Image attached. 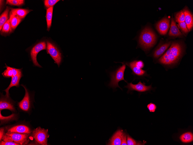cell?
Here are the masks:
<instances>
[{"instance_id": "23", "label": "cell", "mask_w": 193, "mask_h": 145, "mask_svg": "<svg viewBox=\"0 0 193 145\" xmlns=\"http://www.w3.org/2000/svg\"><path fill=\"white\" fill-rule=\"evenodd\" d=\"M53 7L48 8L47 10L46 19L47 25V30L49 31L51 25Z\"/></svg>"}, {"instance_id": "24", "label": "cell", "mask_w": 193, "mask_h": 145, "mask_svg": "<svg viewBox=\"0 0 193 145\" xmlns=\"http://www.w3.org/2000/svg\"><path fill=\"white\" fill-rule=\"evenodd\" d=\"M10 8L7 6L3 12L1 14L0 17V30L2 29L4 24L7 21L8 19V15Z\"/></svg>"}, {"instance_id": "21", "label": "cell", "mask_w": 193, "mask_h": 145, "mask_svg": "<svg viewBox=\"0 0 193 145\" xmlns=\"http://www.w3.org/2000/svg\"><path fill=\"white\" fill-rule=\"evenodd\" d=\"M11 18V27L10 32L14 30L20 23L22 19L16 15L10 14Z\"/></svg>"}, {"instance_id": "29", "label": "cell", "mask_w": 193, "mask_h": 145, "mask_svg": "<svg viewBox=\"0 0 193 145\" xmlns=\"http://www.w3.org/2000/svg\"><path fill=\"white\" fill-rule=\"evenodd\" d=\"M15 117L16 115L13 113L8 116H3L1 115L0 111V119L1 122H6L13 120L15 118Z\"/></svg>"}, {"instance_id": "36", "label": "cell", "mask_w": 193, "mask_h": 145, "mask_svg": "<svg viewBox=\"0 0 193 145\" xmlns=\"http://www.w3.org/2000/svg\"><path fill=\"white\" fill-rule=\"evenodd\" d=\"M4 129L3 128H0V140L1 141L2 138L5 134Z\"/></svg>"}, {"instance_id": "3", "label": "cell", "mask_w": 193, "mask_h": 145, "mask_svg": "<svg viewBox=\"0 0 193 145\" xmlns=\"http://www.w3.org/2000/svg\"><path fill=\"white\" fill-rule=\"evenodd\" d=\"M29 135V133L8 132L5 134L2 140L12 141L20 145H24L28 142Z\"/></svg>"}, {"instance_id": "32", "label": "cell", "mask_w": 193, "mask_h": 145, "mask_svg": "<svg viewBox=\"0 0 193 145\" xmlns=\"http://www.w3.org/2000/svg\"><path fill=\"white\" fill-rule=\"evenodd\" d=\"M0 145H20L18 143L10 141H0Z\"/></svg>"}, {"instance_id": "10", "label": "cell", "mask_w": 193, "mask_h": 145, "mask_svg": "<svg viewBox=\"0 0 193 145\" xmlns=\"http://www.w3.org/2000/svg\"><path fill=\"white\" fill-rule=\"evenodd\" d=\"M170 27V20L165 17L159 21L156 24V28L162 35L166 34Z\"/></svg>"}, {"instance_id": "33", "label": "cell", "mask_w": 193, "mask_h": 145, "mask_svg": "<svg viewBox=\"0 0 193 145\" xmlns=\"http://www.w3.org/2000/svg\"><path fill=\"white\" fill-rule=\"evenodd\" d=\"M147 107L149 111L151 112H155L157 108L156 105L152 103L148 104Z\"/></svg>"}, {"instance_id": "1", "label": "cell", "mask_w": 193, "mask_h": 145, "mask_svg": "<svg viewBox=\"0 0 193 145\" xmlns=\"http://www.w3.org/2000/svg\"><path fill=\"white\" fill-rule=\"evenodd\" d=\"M183 52L181 44L179 42H172L170 47L159 58V62L166 65L177 63L180 58Z\"/></svg>"}, {"instance_id": "20", "label": "cell", "mask_w": 193, "mask_h": 145, "mask_svg": "<svg viewBox=\"0 0 193 145\" xmlns=\"http://www.w3.org/2000/svg\"><path fill=\"white\" fill-rule=\"evenodd\" d=\"M136 60L133 61L129 63V66L132 71L133 73L138 76H143L146 74L145 71L137 67L135 65Z\"/></svg>"}, {"instance_id": "12", "label": "cell", "mask_w": 193, "mask_h": 145, "mask_svg": "<svg viewBox=\"0 0 193 145\" xmlns=\"http://www.w3.org/2000/svg\"><path fill=\"white\" fill-rule=\"evenodd\" d=\"M23 76L22 72L21 71L19 74L16 76L12 77L11 82L8 87L4 91L6 92L5 96L8 97H9V90L12 87L16 86L17 87H19V82L21 78Z\"/></svg>"}, {"instance_id": "15", "label": "cell", "mask_w": 193, "mask_h": 145, "mask_svg": "<svg viewBox=\"0 0 193 145\" xmlns=\"http://www.w3.org/2000/svg\"><path fill=\"white\" fill-rule=\"evenodd\" d=\"M123 133L122 130L119 129L117 131L110 139L107 145H121V136Z\"/></svg>"}, {"instance_id": "8", "label": "cell", "mask_w": 193, "mask_h": 145, "mask_svg": "<svg viewBox=\"0 0 193 145\" xmlns=\"http://www.w3.org/2000/svg\"><path fill=\"white\" fill-rule=\"evenodd\" d=\"M125 87L128 89V92L136 91L140 92H143L150 91L152 89L151 85L146 86L140 81L136 84H133L131 82L127 83V85Z\"/></svg>"}, {"instance_id": "16", "label": "cell", "mask_w": 193, "mask_h": 145, "mask_svg": "<svg viewBox=\"0 0 193 145\" xmlns=\"http://www.w3.org/2000/svg\"><path fill=\"white\" fill-rule=\"evenodd\" d=\"M169 36H180L182 34L177 26L173 18L171 19L170 27L168 33Z\"/></svg>"}, {"instance_id": "11", "label": "cell", "mask_w": 193, "mask_h": 145, "mask_svg": "<svg viewBox=\"0 0 193 145\" xmlns=\"http://www.w3.org/2000/svg\"><path fill=\"white\" fill-rule=\"evenodd\" d=\"M4 109H8L12 111L15 110L14 104L9 98L1 96L0 100V111Z\"/></svg>"}, {"instance_id": "5", "label": "cell", "mask_w": 193, "mask_h": 145, "mask_svg": "<svg viewBox=\"0 0 193 145\" xmlns=\"http://www.w3.org/2000/svg\"><path fill=\"white\" fill-rule=\"evenodd\" d=\"M32 136L36 142L40 145H47V138L49 136L48 129L38 127L32 131Z\"/></svg>"}, {"instance_id": "13", "label": "cell", "mask_w": 193, "mask_h": 145, "mask_svg": "<svg viewBox=\"0 0 193 145\" xmlns=\"http://www.w3.org/2000/svg\"><path fill=\"white\" fill-rule=\"evenodd\" d=\"M4 67L6 69L2 73L3 76L5 78H10L16 76L22 71L21 69H18L8 66L5 64Z\"/></svg>"}, {"instance_id": "7", "label": "cell", "mask_w": 193, "mask_h": 145, "mask_svg": "<svg viewBox=\"0 0 193 145\" xmlns=\"http://www.w3.org/2000/svg\"><path fill=\"white\" fill-rule=\"evenodd\" d=\"M47 49V45L45 41L40 42L35 45L31 49L30 52L31 59L34 64L36 66L42 67L37 60V56L40 51Z\"/></svg>"}, {"instance_id": "9", "label": "cell", "mask_w": 193, "mask_h": 145, "mask_svg": "<svg viewBox=\"0 0 193 145\" xmlns=\"http://www.w3.org/2000/svg\"><path fill=\"white\" fill-rule=\"evenodd\" d=\"M24 88L25 90V94L24 97L22 100L18 103L19 107L21 110L24 111H28L30 109L31 106V99L29 93L23 85H21Z\"/></svg>"}, {"instance_id": "22", "label": "cell", "mask_w": 193, "mask_h": 145, "mask_svg": "<svg viewBox=\"0 0 193 145\" xmlns=\"http://www.w3.org/2000/svg\"><path fill=\"white\" fill-rule=\"evenodd\" d=\"M179 138L182 142L189 143L193 141V134L190 132H186L182 134Z\"/></svg>"}, {"instance_id": "27", "label": "cell", "mask_w": 193, "mask_h": 145, "mask_svg": "<svg viewBox=\"0 0 193 145\" xmlns=\"http://www.w3.org/2000/svg\"><path fill=\"white\" fill-rule=\"evenodd\" d=\"M176 21L178 23L185 21V15L183 10L177 12L175 15Z\"/></svg>"}, {"instance_id": "17", "label": "cell", "mask_w": 193, "mask_h": 145, "mask_svg": "<svg viewBox=\"0 0 193 145\" xmlns=\"http://www.w3.org/2000/svg\"><path fill=\"white\" fill-rule=\"evenodd\" d=\"M183 11L185 15V22L187 29L190 31L192 29L193 26V16L188 10L185 9Z\"/></svg>"}, {"instance_id": "25", "label": "cell", "mask_w": 193, "mask_h": 145, "mask_svg": "<svg viewBox=\"0 0 193 145\" xmlns=\"http://www.w3.org/2000/svg\"><path fill=\"white\" fill-rule=\"evenodd\" d=\"M146 141L142 142L134 140L129 135H127V145H144L146 143Z\"/></svg>"}, {"instance_id": "18", "label": "cell", "mask_w": 193, "mask_h": 145, "mask_svg": "<svg viewBox=\"0 0 193 145\" xmlns=\"http://www.w3.org/2000/svg\"><path fill=\"white\" fill-rule=\"evenodd\" d=\"M31 10L22 8H12L10 14L16 15L21 19L24 18Z\"/></svg>"}, {"instance_id": "26", "label": "cell", "mask_w": 193, "mask_h": 145, "mask_svg": "<svg viewBox=\"0 0 193 145\" xmlns=\"http://www.w3.org/2000/svg\"><path fill=\"white\" fill-rule=\"evenodd\" d=\"M11 27V18L10 17L7 21L3 25L1 32L3 33H8L10 31Z\"/></svg>"}, {"instance_id": "31", "label": "cell", "mask_w": 193, "mask_h": 145, "mask_svg": "<svg viewBox=\"0 0 193 145\" xmlns=\"http://www.w3.org/2000/svg\"><path fill=\"white\" fill-rule=\"evenodd\" d=\"M178 26L184 33H186L189 31L187 29L186 24L185 21L178 23Z\"/></svg>"}, {"instance_id": "19", "label": "cell", "mask_w": 193, "mask_h": 145, "mask_svg": "<svg viewBox=\"0 0 193 145\" xmlns=\"http://www.w3.org/2000/svg\"><path fill=\"white\" fill-rule=\"evenodd\" d=\"M171 44L170 41L163 44L158 48L155 51L153 56L154 58H157L160 56L168 49Z\"/></svg>"}, {"instance_id": "35", "label": "cell", "mask_w": 193, "mask_h": 145, "mask_svg": "<svg viewBox=\"0 0 193 145\" xmlns=\"http://www.w3.org/2000/svg\"><path fill=\"white\" fill-rule=\"evenodd\" d=\"M135 65L137 67L141 69L143 68L144 66L143 62L141 60H136Z\"/></svg>"}, {"instance_id": "30", "label": "cell", "mask_w": 193, "mask_h": 145, "mask_svg": "<svg viewBox=\"0 0 193 145\" xmlns=\"http://www.w3.org/2000/svg\"><path fill=\"white\" fill-rule=\"evenodd\" d=\"M59 1V0H45L44 1V4L45 7L48 8L53 7Z\"/></svg>"}, {"instance_id": "34", "label": "cell", "mask_w": 193, "mask_h": 145, "mask_svg": "<svg viewBox=\"0 0 193 145\" xmlns=\"http://www.w3.org/2000/svg\"><path fill=\"white\" fill-rule=\"evenodd\" d=\"M127 135L125 133H123L121 136V145H127Z\"/></svg>"}, {"instance_id": "14", "label": "cell", "mask_w": 193, "mask_h": 145, "mask_svg": "<svg viewBox=\"0 0 193 145\" xmlns=\"http://www.w3.org/2000/svg\"><path fill=\"white\" fill-rule=\"evenodd\" d=\"M8 132H15L22 133H30L31 131L27 126L20 125L13 126L8 130Z\"/></svg>"}, {"instance_id": "6", "label": "cell", "mask_w": 193, "mask_h": 145, "mask_svg": "<svg viewBox=\"0 0 193 145\" xmlns=\"http://www.w3.org/2000/svg\"><path fill=\"white\" fill-rule=\"evenodd\" d=\"M47 51L59 67L62 61L61 54L57 47L49 41L47 42Z\"/></svg>"}, {"instance_id": "2", "label": "cell", "mask_w": 193, "mask_h": 145, "mask_svg": "<svg viewBox=\"0 0 193 145\" xmlns=\"http://www.w3.org/2000/svg\"><path fill=\"white\" fill-rule=\"evenodd\" d=\"M156 39V36L151 28L146 27L141 33L139 43L143 49L148 50L154 45Z\"/></svg>"}, {"instance_id": "4", "label": "cell", "mask_w": 193, "mask_h": 145, "mask_svg": "<svg viewBox=\"0 0 193 145\" xmlns=\"http://www.w3.org/2000/svg\"><path fill=\"white\" fill-rule=\"evenodd\" d=\"M126 67L125 64H123L115 71L110 73L111 81L109 84L110 87L114 88L119 87L122 89L118 85V83L120 81L123 80L127 82L124 78V72Z\"/></svg>"}, {"instance_id": "28", "label": "cell", "mask_w": 193, "mask_h": 145, "mask_svg": "<svg viewBox=\"0 0 193 145\" xmlns=\"http://www.w3.org/2000/svg\"><path fill=\"white\" fill-rule=\"evenodd\" d=\"M23 0H7L6 4L11 5L20 6L22 5L24 3Z\"/></svg>"}]
</instances>
